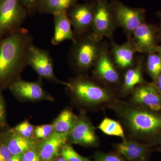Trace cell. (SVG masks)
Listing matches in <instances>:
<instances>
[{
	"label": "cell",
	"mask_w": 161,
	"mask_h": 161,
	"mask_svg": "<svg viewBox=\"0 0 161 161\" xmlns=\"http://www.w3.org/2000/svg\"><path fill=\"white\" fill-rule=\"evenodd\" d=\"M157 53H158L161 56V46H158L157 48Z\"/></svg>",
	"instance_id": "obj_37"
},
{
	"label": "cell",
	"mask_w": 161,
	"mask_h": 161,
	"mask_svg": "<svg viewBox=\"0 0 161 161\" xmlns=\"http://www.w3.org/2000/svg\"><path fill=\"white\" fill-rule=\"evenodd\" d=\"M33 40L29 32L23 28L0 40V89L19 78L28 65Z\"/></svg>",
	"instance_id": "obj_1"
},
{
	"label": "cell",
	"mask_w": 161,
	"mask_h": 161,
	"mask_svg": "<svg viewBox=\"0 0 161 161\" xmlns=\"http://www.w3.org/2000/svg\"><path fill=\"white\" fill-rule=\"evenodd\" d=\"M130 102L153 112L161 110V94L154 83H143L136 87Z\"/></svg>",
	"instance_id": "obj_9"
},
{
	"label": "cell",
	"mask_w": 161,
	"mask_h": 161,
	"mask_svg": "<svg viewBox=\"0 0 161 161\" xmlns=\"http://www.w3.org/2000/svg\"><path fill=\"white\" fill-rule=\"evenodd\" d=\"M22 155H13L11 158H9L7 161H22Z\"/></svg>",
	"instance_id": "obj_34"
},
{
	"label": "cell",
	"mask_w": 161,
	"mask_h": 161,
	"mask_svg": "<svg viewBox=\"0 0 161 161\" xmlns=\"http://www.w3.org/2000/svg\"><path fill=\"white\" fill-rule=\"evenodd\" d=\"M6 122V111L5 102L0 89V126L4 127Z\"/></svg>",
	"instance_id": "obj_32"
},
{
	"label": "cell",
	"mask_w": 161,
	"mask_h": 161,
	"mask_svg": "<svg viewBox=\"0 0 161 161\" xmlns=\"http://www.w3.org/2000/svg\"><path fill=\"white\" fill-rule=\"evenodd\" d=\"M94 161H125L119 154L97 152L94 155Z\"/></svg>",
	"instance_id": "obj_28"
},
{
	"label": "cell",
	"mask_w": 161,
	"mask_h": 161,
	"mask_svg": "<svg viewBox=\"0 0 161 161\" xmlns=\"http://www.w3.org/2000/svg\"><path fill=\"white\" fill-rule=\"evenodd\" d=\"M149 147V144L130 138L125 139L115 146L117 153L130 161H147Z\"/></svg>",
	"instance_id": "obj_16"
},
{
	"label": "cell",
	"mask_w": 161,
	"mask_h": 161,
	"mask_svg": "<svg viewBox=\"0 0 161 161\" xmlns=\"http://www.w3.org/2000/svg\"><path fill=\"white\" fill-rule=\"evenodd\" d=\"M54 33L52 40L53 45H57L65 40L76 42L75 35L72 30L71 22L67 11L54 16Z\"/></svg>",
	"instance_id": "obj_18"
},
{
	"label": "cell",
	"mask_w": 161,
	"mask_h": 161,
	"mask_svg": "<svg viewBox=\"0 0 161 161\" xmlns=\"http://www.w3.org/2000/svg\"><path fill=\"white\" fill-rule=\"evenodd\" d=\"M78 116L70 110H64L52 124L53 132L58 133H71L77 123Z\"/></svg>",
	"instance_id": "obj_22"
},
{
	"label": "cell",
	"mask_w": 161,
	"mask_h": 161,
	"mask_svg": "<svg viewBox=\"0 0 161 161\" xmlns=\"http://www.w3.org/2000/svg\"><path fill=\"white\" fill-rule=\"evenodd\" d=\"M36 146L23 153L21 161H41Z\"/></svg>",
	"instance_id": "obj_29"
},
{
	"label": "cell",
	"mask_w": 161,
	"mask_h": 161,
	"mask_svg": "<svg viewBox=\"0 0 161 161\" xmlns=\"http://www.w3.org/2000/svg\"><path fill=\"white\" fill-rule=\"evenodd\" d=\"M102 1H107V0H102Z\"/></svg>",
	"instance_id": "obj_39"
},
{
	"label": "cell",
	"mask_w": 161,
	"mask_h": 161,
	"mask_svg": "<svg viewBox=\"0 0 161 161\" xmlns=\"http://www.w3.org/2000/svg\"><path fill=\"white\" fill-rule=\"evenodd\" d=\"M14 130L20 135L26 138L34 139V128L29 122L23 121L17 125Z\"/></svg>",
	"instance_id": "obj_26"
},
{
	"label": "cell",
	"mask_w": 161,
	"mask_h": 161,
	"mask_svg": "<svg viewBox=\"0 0 161 161\" xmlns=\"http://www.w3.org/2000/svg\"><path fill=\"white\" fill-rule=\"evenodd\" d=\"M28 14H31L37 10L40 0H20Z\"/></svg>",
	"instance_id": "obj_30"
},
{
	"label": "cell",
	"mask_w": 161,
	"mask_h": 161,
	"mask_svg": "<svg viewBox=\"0 0 161 161\" xmlns=\"http://www.w3.org/2000/svg\"><path fill=\"white\" fill-rule=\"evenodd\" d=\"M112 47L115 64L121 69L131 67L133 64L134 55L137 53L131 36H128L126 42L120 45L113 42Z\"/></svg>",
	"instance_id": "obj_17"
},
{
	"label": "cell",
	"mask_w": 161,
	"mask_h": 161,
	"mask_svg": "<svg viewBox=\"0 0 161 161\" xmlns=\"http://www.w3.org/2000/svg\"><path fill=\"white\" fill-rule=\"evenodd\" d=\"M53 132L52 125H44L37 126L34 128L35 138L40 140H43L50 136Z\"/></svg>",
	"instance_id": "obj_27"
},
{
	"label": "cell",
	"mask_w": 161,
	"mask_h": 161,
	"mask_svg": "<svg viewBox=\"0 0 161 161\" xmlns=\"http://www.w3.org/2000/svg\"><path fill=\"white\" fill-rule=\"evenodd\" d=\"M70 133L53 132L47 138L41 141L36 147L41 161H53L69 139Z\"/></svg>",
	"instance_id": "obj_15"
},
{
	"label": "cell",
	"mask_w": 161,
	"mask_h": 161,
	"mask_svg": "<svg viewBox=\"0 0 161 161\" xmlns=\"http://www.w3.org/2000/svg\"><path fill=\"white\" fill-rule=\"evenodd\" d=\"M28 65L31 66L40 77L62 84L63 82L56 78L54 73L53 60L48 51L32 45L28 55Z\"/></svg>",
	"instance_id": "obj_8"
},
{
	"label": "cell",
	"mask_w": 161,
	"mask_h": 161,
	"mask_svg": "<svg viewBox=\"0 0 161 161\" xmlns=\"http://www.w3.org/2000/svg\"><path fill=\"white\" fill-rule=\"evenodd\" d=\"M9 87L12 93L20 100L36 101L50 99L39 80L30 82L18 78L12 82Z\"/></svg>",
	"instance_id": "obj_11"
},
{
	"label": "cell",
	"mask_w": 161,
	"mask_h": 161,
	"mask_svg": "<svg viewBox=\"0 0 161 161\" xmlns=\"http://www.w3.org/2000/svg\"><path fill=\"white\" fill-rule=\"evenodd\" d=\"M78 0H40L37 10L40 14L55 16L67 11Z\"/></svg>",
	"instance_id": "obj_21"
},
{
	"label": "cell",
	"mask_w": 161,
	"mask_h": 161,
	"mask_svg": "<svg viewBox=\"0 0 161 161\" xmlns=\"http://www.w3.org/2000/svg\"><path fill=\"white\" fill-rule=\"evenodd\" d=\"M98 43L91 34L74 43L72 60L79 70H86L95 64L100 52Z\"/></svg>",
	"instance_id": "obj_5"
},
{
	"label": "cell",
	"mask_w": 161,
	"mask_h": 161,
	"mask_svg": "<svg viewBox=\"0 0 161 161\" xmlns=\"http://www.w3.org/2000/svg\"><path fill=\"white\" fill-rule=\"evenodd\" d=\"M116 26L121 27L128 36L145 22L146 11L141 8L128 7L119 2L112 5Z\"/></svg>",
	"instance_id": "obj_7"
},
{
	"label": "cell",
	"mask_w": 161,
	"mask_h": 161,
	"mask_svg": "<svg viewBox=\"0 0 161 161\" xmlns=\"http://www.w3.org/2000/svg\"><path fill=\"white\" fill-rule=\"evenodd\" d=\"M155 86L156 87L157 89L158 90V92L161 94V83L159 84L155 85Z\"/></svg>",
	"instance_id": "obj_36"
},
{
	"label": "cell",
	"mask_w": 161,
	"mask_h": 161,
	"mask_svg": "<svg viewBox=\"0 0 161 161\" xmlns=\"http://www.w3.org/2000/svg\"><path fill=\"white\" fill-rule=\"evenodd\" d=\"M95 5L85 3L74 6L67 14L74 27V34L83 35L92 27Z\"/></svg>",
	"instance_id": "obj_13"
},
{
	"label": "cell",
	"mask_w": 161,
	"mask_h": 161,
	"mask_svg": "<svg viewBox=\"0 0 161 161\" xmlns=\"http://www.w3.org/2000/svg\"><path fill=\"white\" fill-rule=\"evenodd\" d=\"M129 138L140 142L153 141L161 135V115L128 102L118 100L112 107Z\"/></svg>",
	"instance_id": "obj_2"
},
{
	"label": "cell",
	"mask_w": 161,
	"mask_h": 161,
	"mask_svg": "<svg viewBox=\"0 0 161 161\" xmlns=\"http://www.w3.org/2000/svg\"><path fill=\"white\" fill-rule=\"evenodd\" d=\"M131 37L136 52L148 54L157 52L158 27L146 22L138 27Z\"/></svg>",
	"instance_id": "obj_10"
},
{
	"label": "cell",
	"mask_w": 161,
	"mask_h": 161,
	"mask_svg": "<svg viewBox=\"0 0 161 161\" xmlns=\"http://www.w3.org/2000/svg\"><path fill=\"white\" fill-rule=\"evenodd\" d=\"M12 156L4 137L3 140L0 142V161H7Z\"/></svg>",
	"instance_id": "obj_31"
},
{
	"label": "cell",
	"mask_w": 161,
	"mask_h": 161,
	"mask_svg": "<svg viewBox=\"0 0 161 161\" xmlns=\"http://www.w3.org/2000/svg\"><path fill=\"white\" fill-rule=\"evenodd\" d=\"M69 140L73 143L85 147H94L99 142L95 127L83 113L78 116L77 123Z\"/></svg>",
	"instance_id": "obj_12"
},
{
	"label": "cell",
	"mask_w": 161,
	"mask_h": 161,
	"mask_svg": "<svg viewBox=\"0 0 161 161\" xmlns=\"http://www.w3.org/2000/svg\"><path fill=\"white\" fill-rule=\"evenodd\" d=\"M159 151H160V152H161V147L159 149Z\"/></svg>",
	"instance_id": "obj_38"
},
{
	"label": "cell",
	"mask_w": 161,
	"mask_h": 161,
	"mask_svg": "<svg viewBox=\"0 0 161 161\" xmlns=\"http://www.w3.org/2000/svg\"><path fill=\"white\" fill-rule=\"evenodd\" d=\"M147 71L154 81L161 74V56L158 53L148 54L147 61Z\"/></svg>",
	"instance_id": "obj_24"
},
{
	"label": "cell",
	"mask_w": 161,
	"mask_h": 161,
	"mask_svg": "<svg viewBox=\"0 0 161 161\" xmlns=\"http://www.w3.org/2000/svg\"><path fill=\"white\" fill-rule=\"evenodd\" d=\"M4 139L12 155H23L26 151L37 146L34 139L26 138L17 133L14 129L9 130Z\"/></svg>",
	"instance_id": "obj_19"
},
{
	"label": "cell",
	"mask_w": 161,
	"mask_h": 161,
	"mask_svg": "<svg viewBox=\"0 0 161 161\" xmlns=\"http://www.w3.org/2000/svg\"><path fill=\"white\" fill-rule=\"evenodd\" d=\"M94 65V75L98 79L111 84H115L119 82V73L105 47L100 48L99 54Z\"/></svg>",
	"instance_id": "obj_14"
},
{
	"label": "cell",
	"mask_w": 161,
	"mask_h": 161,
	"mask_svg": "<svg viewBox=\"0 0 161 161\" xmlns=\"http://www.w3.org/2000/svg\"><path fill=\"white\" fill-rule=\"evenodd\" d=\"M60 154L67 161H91L88 158L78 154L71 146L67 144H65L62 147Z\"/></svg>",
	"instance_id": "obj_25"
},
{
	"label": "cell",
	"mask_w": 161,
	"mask_h": 161,
	"mask_svg": "<svg viewBox=\"0 0 161 161\" xmlns=\"http://www.w3.org/2000/svg\"><path fill=\"white\" fill-rule=\"evenodd\" d=\"M157 14L160 20L159 26L158 28V37L161 40V11H158Z\"/></svg>",
	"instance_id": "obj_33"
},
{
	"label": "cell",
	"mask_w": 161,
	"mask_h": 161,
	"mask_svg": "<svg viewBox=\"0 0 161 161\" xmlns=\"http://www.w3.org/2000/svg\"><path fill=\"white\" fill-rule=\"evenodd\" d=\"M143 83L142 60H139L135 66L129 69L125 74L122 92L125 95L132 92L136 87Z\"/></svg>",
	"instance_id": "obj_20"
},
{
	"label": "cell",
	"mask_w": 161,
	"mask_h": 161,
	"mask_svg": "<svg viewBox=\"0 0 161 161\" xmlns=\"http://www.w3.org/2000/svg\"><path fill=\"white\" fill-rule=\"evenodd\" d=\"M27 14L20 0H0V40L21 29Z\"/></svg>",
	"instance_id": "obj_4"
},
{
	"label": "cell",
	"mask_w": 161,
	"mask_h": 161,
	"mask_svg": "<svg viewBox=\"0 0 161 161\" xmlns=\"http://www.w3.org/2000/svg\"><path fill=\"white\" fill-rule=\"evenodd\" d=\"M98 128L105 134L110 136H119L126 139L123 127L120 123L108 117H105L102 121Z\"/></svg>",
	"instance_id": "obj_23"
},
{
	"label": "cell",
	"mask_w": 161,
	"mask_h": 161,
	"mask_svg": "<svg viewBox=\"0 0 161 161\" xmlns=\"http://www.w3.org/2000/svg\"><path fill=\"white\" fill-rule=\"evenodd\" d=\"M65 86L75 100L85 106L111 108L118 100L111 90L87 78H75Z\"/></svg>",
	"instance_id": "obj_3"
},
{
	"label": "cell",
	"mask_w": 161,
	"mask_h": 161,
	"mask_svg": "<svg viewBox=\"0 0 161 161\" xmlns=\"http://www.w3.org/2000/svg\"><path fill=\"white\" fill-rule=\"evenodd\" d=\"M116 26L112 5L107 1L98 0L95 5L91 35L99 42L104 37H111Z\"/></svg>",
	"instance_id": "obj_6"
},
{
	"label": "cell",
	"mask_w": 161,
	"mask_h": 161,
	"mask_svg": "<svg viewBox=\"0 0 161 161\" xmlns=\"http://www.w3.org/2000/svg\"><path fill=\"white\" fill-rule=\"evenodd\" d=\"M55 161H67L64 158L63 156H61V157H60L58 158H57V159Z\"/></svg>",
	"instance_id": "obj_35"
}]
</instances>
